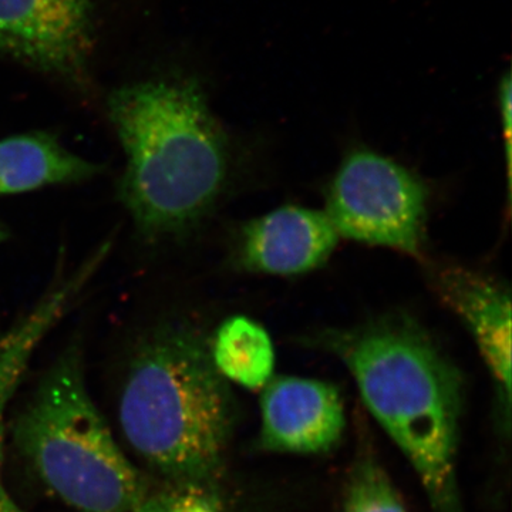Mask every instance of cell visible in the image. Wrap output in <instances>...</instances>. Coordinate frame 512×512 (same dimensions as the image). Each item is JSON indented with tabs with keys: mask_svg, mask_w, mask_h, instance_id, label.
Masks as SVG:
<instances>
[{
	"mask_svg": "<svg viewBox=\"0 0 512 512\" xmlns=\"http://www.w3.org/2000/svg\"><path fill=\"white\" fill-rule=\"evenodd\" d=\"M8 238V231H6L5 227H3L2 224H0V244H3V242H5Z\"/></svg>",
	"mask_w": 512,
	"mask_h": 512,
	"instance_id": "cell-17",
	"label": "cell"
},
{
	"mask_svg": "<svg viewBox=\"0 0 512 512\" xmlns=\"http://www.w3.org/2000/svg\"><path fill=\"white\" fill-rule=\"evenodd\" d=\"M363 403L412 463L439 512L460 511L463 379L410 320L383 319L332 340Z\"/></svg>",
	"mask_w": 512,
	"mask_h": 512,
	"instance_id": "cell-3",
	"label": "cell"
},
{
	"mask_svg": "<svg viewBox=\"0 0 512 512\" xmlns=\"http://www.w3.org/2000/svg\"><path fill=\"white\" fill-rule=\"evenodd\" d=\"M259 446L274 453L322 454L338 446L346 427L339 390L322 380L278 377L261 400Z\"/></svg>",
	"mask_w": 512,
	"mask_h": 512,
	"instance_id": "cell-7",
	"label": "cell"
},
{
	"mask_svg": "<svg viewBox=\"0 0 512 512\" xmlns=\"http://www.w3.org/2000/svg\"><path fill=\"white\" fill-rule=\"evenodd\" d=\"M210 353L220 375L245 389H261L274 375V343L261 325L245 316L221 323L210 342Z\"/></svg>",
	"mask_w": 512,
	"mask_h": 512,
	"instance_id": "cell-12",
	"label": "cell"
},
{
	"mask_svg": "<svg viewBox=\"0 0 512 512\" xmlns=\"http://www.w3.org/2000/svg\"><path fill=\"white\" fill-rule=\"evenodd\" d=\"M343 512H407L392 481L373 458L353 468Z\"/></svg>",
	"mask_w": 512,
	"mask_h": 512,
	"instance_id": "cell-14",
	"label": "cell"
},
{
	"mask_svg": "<svg viewBox=\"0 0 512 512\" xmlns=\"http://www.w3.org/2000/svg\"><path fill=\"white\" fill-rule=\"evenodd\" d=\"M107 114L126 157L117 195L148 244L180 238L214 207L229 168L228 140L201 84L158 77L123 84Z\"/></svg>",
	"mask_w": 512,
	"mask_h": 512,
	"instance_id": "cell-1",
	"label": "cell"
},
{
	"mask_svg": "<svg viewBox=\"0 0 512 512\" xmlns=\"http://www.w3.org/2000/svg\"><path fill=\"white\" fill-rule=\"evenodd\" d=\"M427 198L426 185L402 165L357 151L330 185L325 214L339 237L417 254Z\"/></svg>",
	"mask_w": 512,
	"mask_h": 512,
	"instance_id": "cell-5",
	"label": "cell"
},
{
	"mask_svg": "<svg viewBox=\"0 0 512 512\" xmlns=\"http://www.w3.org/2000/svg\"><path fill=\"white\" fill-rule=\"evenodd\" d=\"M338 241L325 212L284 207L249 222L239 256L249 271L299 275L328 261Z\"/></svg>",
	"mask_w": 512,
	"mask_h": 512,
	"instance_id": "cell-9",
	"label": "cell"
},
{
	"mask_svg": "<svg viewBox=\"0 0 512 512\" xmlns=\"http://www.w3.org/2000/svg\"><path fill=\"white\" fill-rule=\"evenodd\" d=\"M0 512H29L22 507L12 497H10L6 488H0Z\"/></svg>",
	"mask_w": 512,
	"mask_h": 512,
	"instance_id": "cell-16",
	"label": "cell"
},
{
	"mask_svg": "<svg viewBox=\"0 0 512 512\" xmlns=\"http://www.w3.org/2000/svg\"><path fill=\"white\" fill-rule=\"evenodd\" d=\"M94 23L93 0H0V55L89 93Z\"/></svg>",
	"mask_w": 512,
	"mask_h": 512,
	"instance_id": "cell-6",
	"label": "cell"
},
{
	"mask_svg": "<svg viewBox=\"0 0 512 512\" xmlns=\"http://www.w3.org/2000/svg\"><path fill=\"white\" fill-rule=\"evenodd\" d=\"M441 296L473 333L485 363L493 373L501 402L511 406V296L503 286L473 272H441Z\"/></svg>",
	"mask_w": 512,
	"mask_h": 512,
	"instance_id": "cell-10",
	"label": "cell"
},
{
	"mask_svg": "<svg viewBox=\"0 0 512 512\" xmlns=\"http://www.w3.org/2000/svg\"><path fill=\"white\" fill-rule=\"evenodd\" d=\"M110 248L111 242L101 244L82 265L67 274L59 272L29 311L10 325L0 322V488H3V444L9 403L28 372L36 350L72 311L106 262Z\"/></svg>",
	"mask_w": 512,
	"mask_h": 512,
	"instance_id": "cell-8",
	"label": "cell"
},
{
	"mask_svg": "<svg viewBox=\"0 0 512 512\" xmlns=\"http://www.w3.org/2000/svg\"><path fill=\"white\" fill-rule=\"evenodd\" d=\"M131 512H234L217 481L148 484Z\"/></svg>",
	"mask_w": 512,
	"mask_h": 512,
	"instance_id": "cell-13",
	"label": "cell"
},
{
	"mask_svg": "<svg viewBox=\"0 0 512 512\" xmlns=\"http://www.w3.org/2000/svg\"><path fill=\"white\" fill-rule=\"evenodd\" d=\"M498 103H500L501 123H503L508 181H511L512 80L510 72L505 73L501 79L498 87Z\"/></svg>",
	"mask_w": 512,
	"mask_h": 512,
	"instance_id": "cell-15",
	"label": "cell"
},
{
	"mask_svg": "<svg viewBox=\"0 0 512 512\" xmlns=\"http://www.w3.org/2000/svg\"><path fill=\"white\" fill-rule=\"evenodd\" d=\"M234 421V397L200 330L167 319L138 336L119 423L128 447L161 483L217 481Z\"/></svg>",
	"mask_w": 512,
	"mask_h": 512,
	"instance_id": "cell-2",
	"label": "cell"
},
{
	"mask_svg": "<svg viewBox=\"0 0 512 512\" xmlns=\"http://www.w3.org/2000/svg\"><path fill=\"white\" fill-rule=\"evenodd\" d=\"M101 173L104 165L77 156L45 131L0 140V197L83 184Z\"/></svg>",
	"mask_w": 512,
	"mask_h": 512,
	"instance_id": "cell-11",
	"label": "cell"
},
{
	"mask_svg": "<svg viewBox=\"0 0 512 512\" xmlns=\"http://www.w3.org/2000/svg\"><path fill=\"white\" fill-rule=\"evenodd\" d=\"M12 436L40 483L76 511L131 512L150 484L93 402L77 343L46 370Z\"/></svg>",
	"mask_w": 512,
	"mask_h": 512,
	"instance_id": "cell-4",
	"label": "cell"
}]
</instances>
